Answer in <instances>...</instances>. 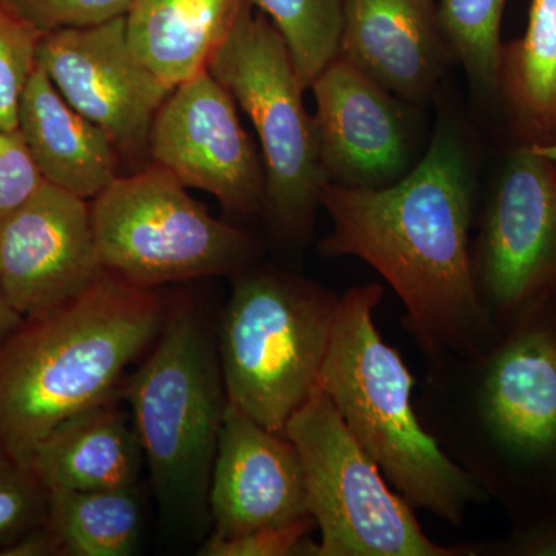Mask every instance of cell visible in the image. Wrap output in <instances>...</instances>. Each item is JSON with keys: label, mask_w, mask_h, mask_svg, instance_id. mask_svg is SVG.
Returning a JSON list of instances; mask_svg holds the SVG:
<instances>
[{"label": "cell", "mask_w": 556, "mask_h": 556, "mask_svg": "<svg viewBox=\"0 0 556 556\" xmlns=\"http://www.w3.org/2000/svg\"><path fill=\"white\" fill-rule=\"evenodd\" d=\"M331 232L324 257H356L378 270L405 308L404 327L428 368L489 345L496 331L471 268L475 189L466 146L439 127L422 159L386 188L325 185Z\"/></svg>", "instance_id": "1"}, {"label": "cell", "mask_w": 556, "mask_h": 556, "mask_svg": "<svg viewBox=\"0 0 556 556\" xmlns=\"http://www.w3.org/2000/svg\"><path fill=\"white\" fill-rule=\"evenodd\" d=\"M416 408L517 530L556 529V295L477 353L428 368Z\"/></svg>", "instance_id": "2"}, {"label": "cell", "mask_w": 556, "mask_h": 556, "mask_svg": "<svg viewBox=\"0 0 556 556\" xmlns=\"http://www.w3.org/2000/svg\"><path fill=\"white\" fill-rule=\"evenodd\" d=\"M169 303L159 289L105 273L56 308L24 318L0 343V445L30 468L51 431L113 397L124 369L159 339Z\"/></svg>", "instance_id": "3"}, {"label": "cell", "mask_w": 556, "mask_h": 556, "mask_svg": "<svg viewBox=\"0 0 556 556\" xmlns=\"http://www.w3.org/2000/svg\"><path fill=\"white\" fill-rule=\"evenodd\" d=\"M382 295L379 283L340 295L318 387L409 506L459 527L468 508L489 496L424 426L413 401L415 379L375 324Z\"/></svg>", "instance_id": "4"}, {"label": "cell", "mask_w": 556, "mask_h": 556, "mask_svg": "<svg viewBox=\"0 0 556 556\" xmlns=\"http://www.w3.org/2000/svg\"><path fill=\"white\" fill-rule=\"evenodd\" d=\"M339 295L280 269H247L218 328L228 404L283 433L320 382Z\"/></svg>", "instance_id": "5"}, {"label": "cell", "mask_w": 556, "mask_h": 556, "mask_svg": "<svg viewBox=\"0 0 556 556\" xmlns=\"http://www.w3.org/2000/svg\"><path fill=\"white\" fill-rule=\"evenodd\" d=\"M159 503L200 515L228 407L218 346L189 303L169 305L159 342L124 391Z\"/></svg>", "instance_id": "6"}, {"label": "cell", "mask_w": 556, "mask_h": 556, "mask_svg": "<svg viewBox=\"0 0 556 556\" xmlns=\"http://www.w3.org/2000/svg\"><path fill=\"white\" fill-rule=\"evenodd\" d=\"M257 131L266 178V207L274 232L299 241L313 232L321 190L316 119L303 104L302 80L287 40L251 0L207 62Z\"/></svg>", "instance_id": "7"}, {"label": "cell", "mask_w": 556, "mask_h": 556, "mask_svg": "<svg viewBox=\"0 0 556 556\" xmlns=\"http://www.w3.org/2000/svg\"><path fill=\"white\" fill-rule=\"evenodd\" d=\"M153 163L118 177L90 204L102 268L141 288L237 276L260 255L254 237L219 222Z\"/></svg>", "instance_id": "8"}, {"label": "cell", "mask_w": 556, "mask_h": 556, "mask_svg": "<svg viewBox=\"0 0 556 556\" xmlns=\"http://www.w3.org/2000/svg\"><path fill=\"white\" fill-rule=\"evenodd\" d=\"M283 433L302 459L309 511L321 540L316 556H475L477 546H441L390 489L338 408L318 387Z\"/></svg>", "instance_id": "9"}, {"label": "cell", "mask_w": 556, "mask_h": 556, "mask_svg": "<svg viewBox=\"0 0 556 556\" xmlns=\"http://www.w3.org/2000/svg\"><path fill=\"white\" fill-rule=\"evenodd\" d=\"M479 299L495 331L556 295V153L547 142L511 150L471 243Z\"/></svg>", "instance_id": "10"}, {"label": "cell", "mask_w": 556, "mask_h": 556, "mask_svg": "<svg viewBox=\"0 0 556 556\" xmlns=\"http://www.w3.org/2000/svg\"><path fill=\"white\" fill-rule=\"evenodd\" d=\"M148 148L153 163L185 188L211 193L230 214L265 212L263 161L232 94L207 68L172 90L153 119Z\"/></svg>", "instance_id": "11"}, {"label": "cell", "mask_w": 556, "mask_h": 556, "mask_svg": "<svg viewBox=\"0 0 556 556\" xmlns=\"http://www.w3.org/2000/svg\"><path fill=\"white\" fill-rule=\"evenodd\" d=\"M36 64L73 109L130 155L148 148L153 119L174 90L131 51L126 16L43 35Z\"/></svg>", "instance_id": "12"}, {"label": "cell", "mask_w": 556, "mask_h": 556, "mask_svg": "<svg viewBox=\"0 0 556 556\" xmlns=\"http://www.w3.org/2000/svg\"><path fill=\"white\" fill-rule=\"evenodd\" d=\"M105 273L87 200L43 181L0 219V291L22 317L78 298Z\"/></svg>", "instance_id": "13"}, {"label": "cell", "mask_w": 556, "mask_h": 556, "mask_svg": "<svg viewBox=\"0 0 556 556\" xmlns=\"http://www.w3.org/2000/svg\"><path fill=\"white\" fill-rule=\"evenodd\" d=\"M325 177L343 188L393 185L415 167L407 113L391 91L336 56L309 87Z\"/></svg>", "instance_id": "14"}, {"label": "cell", "mask_w": 556, "mask_h": 556, "mask_svg": "<svg viewBox=\"0 0 556 556\" xmlns=\"http://www.w3.org/2000/svg\"><path fill=\"white\" fill-rule=\"evenodd\" d=\"M212 536L233 538L283 526L309 511L302 459L291 439L228 404L208 486Z\"/></svg>", "instance_id": "15"}, {"label": "cell", "mask_w": 556, "mask_h": 556, "mask_svg": "<svg viewBox=\"0 0 556 556\" xmlns=\"http://www.w3.org/2000/svg\"><path fill=\"white\" fill-rule=\"evenodd\" d=\"M338 58L401 100H427L450 58L438 0H345Z\"/></svg>", "instance_id": "16"}, {"label": "cell", "mask_w": 556, "mask_h": 556, "mask_svg": "<svg viewBox=\"0 0 556 556\" xmlns=\"http://www.w3.org/2000/svg\"><path fill=\"white\" fill-rule=\"evenodd\" d=\"M21 131L43 181L93 200L118 175V148L93 121L73 109L39 65L22 93Z\"/></svg>", "instance_id": "17"}, {"label": "cell", "mask_w": 556, "mask_h": 556, "mask_svg": "<svg viewBox=\"0 0 556 556\" xmlns=\"http://www.w3.org/2000/svg\"><path fill=\"white\" fill-rule=\"evenodd\" d=\"M135 426L112 399L84 409L43 439L30 470L51 490H131L141 470Z\"/></svg>", "instance_id": "18"}, {"label": "cell", "mask_w": 556, "mask_h": 556, "mask_svg": "<svg viewBox=\"0 0 556 556\" xmlns=\"http://www.w3.org/2000/svg\"><path fill=\"white\" fill-rule=\"evenodd\" d=\"M243 0H134L127 42L170 89L206 70Z\"/></svg>", "instance_id": "19"}, {"label": "cell", "mask_w": 556, "mask_h": 556, "mask_svg": "<svg viewBox=\"0 0 556 556\" xmlns=\"http://www.w3.org/2000/svg\"><path fill=\"white\" fill-rule=\"evenodd\" d=\"M526 142L556 138V0H532L521 38L504 43L500 91Z\"/></svg>", "instance_id": "20"}, {"label": "cell", "mask_w": 556, "mask_h": 556, "mask_svg": "<svg viewBox=\"0 0 556 556\" xmlns=\"http://www.w3.org/2000/svg\"><path fill=\"white\" fill-rule=\"evenodd\" d=\"M54 556H127L141 510L131 490H51L43 522Z\"/></svg>", "instance_id": "21"}, {"label": "cell", "mask_w": 556, "mask_h": 556, "mask_svg": "<svg viewBox=\"0 0 556 556\" xmlns=\"http://www.w3.org/2000/svg\"><path fill=\"white\" fill-rule=\"evenodd\" d=\"M508 0H438V20L450 58L459 62L475 90L500 91L501 39Z\"/></svg>", "instance_id": "22"}, {"label": "cell", "mask_w": 556, "mask_h": 556, "mask_svg": "<svg viewBox=\"0 0 556 556\" xmlns=\"http://www.w3.org/2000/svg\"><path fill=\"white\" fill-rule=\"evenodd\" d=\"M287 40L302 86L308 90L338 56L345 0H251Z\"/></svg>", "instance_id": "23"}, {"label": "cell", "mask_w": 556, "mask_h": 556, "mask_svg": "<svg viewBox=\"0 0 556 556\" xmlns=\"http://www.w3.org/2000/svg\"><path fill=\"white\" fill-rule=\"evenodd\" d=\"M40 38L0 2V130L17 129L21 98L38 65Z\"/></svg>", "instance_id": "24"}, {"label": "cell", "mask_w": 556, "mask_h": 556, "mask_svg": "<svg viewBox=\"0 0 556 556\" xmlns=\"http://www.w3.org/2000/svg\"><path fill=\"white\" fill-rule=\"evenodd\" d=\"M49 492L27 467L0 459V552L43 526Z\"/></svg>", "instance_id": "25"}, {"label": "cell", "mask_w": 556, "mask_h": 556, "mask_svg": "<svg viewBox=\"0 0 556 556\" xmlns=\"http://www.w3.org/2000/svg\"><path fill=\"white\" fill-rule=\"evenodd\" d=\"M40 35L93 27L126 16L134 0H0Z\"/></svg>", "instance_id": "26"}, {"label": "cell", "mask_w": 556, "mask_h": 556, "mask_svg": "<svg viewBox=\"0 0 556 556\" xmlns=\"http://www.w3.org/2000/svg\"><path fill=\"white\" fill-rule=\"evenodd\" d=\"M316 521L313 517L283 526L262 527L233 538H208L199 555L203 556H291L316 555V543L309 540Z\"/></svg>", "instance_id": "27"}, {"label": "cell", "mask_w": 556, "mask_h": 556, "mask_svg": "<svg viewBox=\"0 0 556 556\" xmlns=\"http://www.w3.org/2000/svg\"><path fill=\"white\" fill-rule=\"evenodd\" d=\"M42 182L21 131L0 130V219L22 206Z\"/></svg>", "instance_id": "28"}, {"label": "cell", "mask_w": 556, "mask_h": 556, "mask_svg": "<svg viewBox=\"0 0 556 556\" xmlns=\"http://www.w3.org/2000/svg\"><path fill=\"white\" fill-rule=\"evenodd\" d=\"M24 321V317L10 305L3 292L0 291V343Z\"/></svg>", "instance_id": "29"}, {"label": "cell", "mask_w": 556, "mask_h": 556, "mask_svg": "<svg viewBox=\"0 0 556 556\" xmlns=\"http://www.w3.org/2000/svg\"><path fill=\"white\" fill-rule=\"evenodd\" d=\"M0 459H7L5 453H3L2 445H0Z\"/></svg>", "instance_id": "30"}, {"label": "cell", "mask_w": 556, "mask_h": 556, "mask_svg": "<svg viewBox=\"0 0 556 556\" xmlns=\"http://www.w3.org/2000/svg\"><path fill=\"white\" fill-rule=\"evenodd\" d=\"M547 144L552 146V149H554V152L556 153V138L552 142H547Z\"/></svg>", "instance_id": "31"}]
</instances>
